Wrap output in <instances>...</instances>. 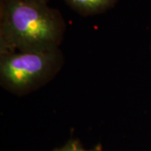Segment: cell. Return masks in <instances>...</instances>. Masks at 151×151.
<instances>
[{"label": "cell", "instance_id": "cell-5", "mask_svg": "<svg viewBox=\"0 0 151 151\" xmlns=\"http://www.w3.org/2000/svg\"><path fill=\"white\" fill-rule=\"evenodd\" d=\"M28 2H32V3H38V4H48V2L50 0H24Z\"/></svg>", "mask_w": 151, "mask_h": 151}, {"label": "cell", "instance_id": "cell-1", "mask_svg": "<svg viewBox=\"0 0 151 151\" xmlns=\"http://www.w3.org/2000/svg\"><path fill=\"white\" fill-rule=\"evenodd\" d=\"M66 24L58 9L24 0H0V53L59 49Z\"/></svg>", "mask_w": 151, "mask_h": 151}, {"label": "cell", "instance_id": "cell-2", "mask_svg": "<svg viewBox=\"0 0 151 151\" xmlns=\"http://www.w3.org/2000/svg\"><path fill=\"white\" fill-rule=\"evenodd\" d=\"M64 63L60 48L0 53V85L12 94L27 95L52 81Z\"/></svg>", "mask_w": 151, "mask_h": 151}, {"label": "cell", "instance_id": "cell-6", "mask_svg": "<svg viewBox=\"0 0 151 151\" xmlns=\"http://www.w3.org/2000/svg\"><path fill=\"white\" fill-rule=\"evenodd\" d=\"M150 52H151V43H150Z\"/></svg>", "mask_w": 151, "mask_h": 151}, {"label": "cell", "instance_id": "cell-3", "mask_svg": "<svg viewBox=\"0 0 151 151\" xmlns=\"http://www.w3.org/2000/svg\"><path fill=\"white\" fill-rule=\"evenodd\" d=\"M119 0H65L71 9L82 16H92L113 9Z\"/></svg>", "mask_w": 151, "mask_h": 151}, {"label": "cell", "instance_id": "cell-4", "mask_svg": "<svg viewBox=\"0 0 151 151\" xmlns=\"http://www.w3.org/2000/svg\"><path fill=\"white\" fill-rule=\"evenodd\" d=\"M53 151H105L102 145H97L92 149H86L84 148L81 142L78 139H70L60 147L55 148Z\"/></svg>", "mask_w": 151, "mask_h": 151}]
</instances>
